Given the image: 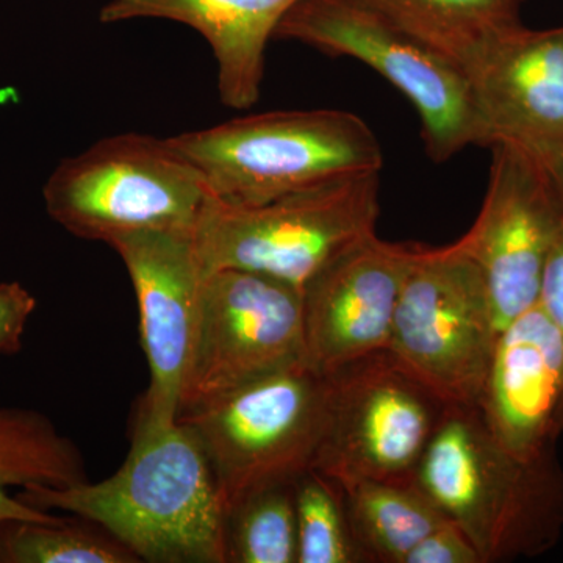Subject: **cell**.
I'll return each mask as SVG.
<instances>
[{
  "instance_id": "cell-15",
  "label": "cell",
  "mask_w": 563,
  "mask_h": 563,
  "mask_svg": "<svg viewBox=\"0 0 563 563\" xmlns=\"http://www.w3.org/2000/svg\"><path fill=\"white\" fill-rule=\"evenodd\" d=\"M477 409L509 453H553L563 433V342L537 303L498 333Z\"/></svg>"
},
{
  "instance_id": "cell-14",
  "label": "cell",
  "mask_w": 563,
  "mask_h": 563,
  "mask_svg": "<svg viewBox=\"0 0 563 563\" xmlns=\"http://www.w3.org/2000/svg\"><path fill=\"white\" fill-rule=\"evenodd\" d=\"M485 146L539 152L563 143V24L520 22L493 35L463 69Z\"/></svg>"
},
{
  "instance_id": "cell-20",
  "label": "cell",
  "mask_w": 563,
  "mask_h": 563,
  "mask_svg": "<svg viewBox=\"0 0 563 563\" xmlns=\"http://www.w3.org/2000/svg\"><path fill=\"white\" fill-rule=\"evenodd\" d=\"M229 563H298L292 483L244 496L229 512Z\"/></svg>"
},
{
  "instance_id": "cell-13",
  "label": "cell",
  "mask_w": 563,
  "mask_h": 563,
  "mask_svg": "<svg viewBox=\"0 0 563 563\" xmlns=\"http://www.w3.org/2000/svg\"><path fill=\"white\" fill-rule=\"evenodd\" d=\"M417 244L373 235L318 273L303 295L306 363L332 374L387 351L393 318Z\"/></svg>"
},
{
  "instance_id": "cell-3",
  "label": "cell",
  "mask_w": 563,
  "mask_h": 563,
  "mask_svg": "<svg viewBox=\"0 0 563 563\" xmlns=\"http://www.w3.org/2000/svg\"><path fill=\"white\" fill-rule=\"evenodd\" d=\"M168 140L213 198L233 206H261L384 165L372 128L343 110L269 111Z\"/></svg>"
},
{
  "instance_id": "cell-19",
  "label": "cell",
  "mask_w": 563,
  "mask_h": 563,
  "mask_svg": "<svg viewBox=\"0 0 563 563\" xmlns=\"http://www.w3.org/2000/svg\"><path fill=\"white\" fill-rule=\"evenodd\" d=\"M459 68L518 20L523 0H355Z\"/></svg>"
},
{
  "instance_id": "cell-8",
  "label": "cell",
  "mask_w": 563,
  "mask_h": 563,
  "mask_svg": "<svg viewBox=\"0 0 563 563\" xmlns=\"http://www.w3.org/2000/svg\"><path fill=\"white\" fill-rule=\"evenodd\" d=\"M277 38L369 66L402 92L420 114L426 154L451 161L485 146L472 88L462 68L355 0H299Z\"/></svg>"
},
{
  "instance_id": "cell-22",
  "label": "cell",
  "mask_w": 563,
  "mask_h": 563,
  "mask_svg": "<svg viewBox=\"0 0 563 563\" xmlns=\"http://www.w3.org/2000/svg\"><path fill=\"white\" fill-rule=\"evenodd\" d=\"M2 563H135L140 559L109 533L85 526L13 521L0 528Z\"/></svg>"
},
{
  "instance_id": "cell-4",
  "label": "cell",
  "mask_w": 563,
  "mask_h": 563,
  "mask_svg": "<svg viewBox=\"0 0 563 563\" xmlns=\"http://www.w3.org/2000/svg\"><path fill=\"white\" fill-rule=\"evenodd\" d=\"M379 174L329 181L261 206L211 198L192 229L203 269H246L303 290L340 255L376 235Z\"/></svg>"
},
{
  "instance_id": "cell-11",
  "label": "cell",
  "mask_w": 563,
  "mask_h": 563,
  "mask_svg": "<svg viewBox=\"0 0 563 563\" xmlns=\"http://www.w3.org/2000/svg\"><path fill=\"white\" fill-rule=\"evenodd\" d=\"M492 151L483 207L455 246L483 274L501 332L539 299L563 207L532 154L512 144H495Z\"/></svg>"
},
{
  "instance_id": "cell-10",
  "label": "cell",
  "mask_w": 563,
  "mask_h": 563,
  "mask_svg": "<svg viewBox=\"0 0 563 563\" xmlns=\"http://www.w3.org/2000/svg\"><path fill=\"white\" fill-rule=\"evenodd\" d=\"M328 376V422L312 470L336 484L412 483L446 404L387 351Z\"/></svg>"
},
{
  "instance_id": "cell-7",
  "label": "cell",
  "mask_w": 563,
  "mask_h": 563,
  "mask_svg": "<svg viewBox=\"0 0 563 563\" xmlns=\"http://www.w3.org/2000/svg\"><path fill=\"white\" fill-rule=\"evenodd\" d=\"M498 333L476 263L417 244L387 347L399 366L446 406H477Z\"/></svg>"
},
{
  "instance_id": "cell-26",
  "label": "cell",
  "mask_w": 563,
  "mask_h": 563,
  "mask_svg": "<svg viewBox=\"0 0 563 563\" xmlns=\"http://www.w3.org/2000/svg\"><path fill=\"white\" fill-rule=\"evenodd\" d=\"M529 154H532L542 165L563 207V143L539 152H529Z\"/></svg>"
},
{
  "instance_id": "cell-23",
  "label": "cell",
  "mask_w": 563,
  "mask_h": 563,
  "mask_svg": "<svg viewBox=\"0 0 563 563\" xmlns=\"http://www.w3.org/2000/svg\"><path fill=\"white\" fill-rule=\"evenodd\" d=\"M404 563H483L474 544L446 520L415 544Z\"/></svg>"
},
{
  "instance_id": "cell-5",
  "label": "cell",
  "mask_w": 563,
  "mask_h": 563,
  "mask_svg": "<svg viewBox=\"0 0 563 563\" xmlns=\"http://www.w3.org/2000/svg\"><path fill=\"white\" fill-rule=\"evenodd\" d=\"M43 198L65 231L110 246L135 233L192 229L213 195L172 141L129 132L65 158Z\"/></svg>"
},
{
  "instance_id": "cell-12",
  "label": "cell",
  "mask_w": 563,
  "mask_h": 563,
  "mask_svg": "<svg viewBox=\"0 0 563 563\" xmlns=\"http://www.w3.org/2000/svg\"><path fill=\"white\" fill-rule=\"evenodd\" d=\"M192 229L141 232L110 244L131 276L150 365V388L136 418L155 424H172L179 417L198 324L207 273Z\"/></svg>"
},
{
  "instance_id": "cell-17",
  "label": "cell",
  "mask_w": 563,
  "mask_h": 563,
  "mask_svg": "<svg viewBox=\"0 0 563 563\" xmlns=\"http://www.w3.org/2000/svg\"><path fill=\"white\" fill-rule=\"evenodd\" d=\"M87 479L76 444L32 410L0 409V528L13 521L57 525L65 518L11 498L7 487H69Z\"/></svg>"
},
{
  "instance_id": "cell-18",
  "label": "cell",
  "mask_w": 563,
  "mask_h": 563,
  "mask_svg": "<svg viewBox=\"0 0 563 563\" xmlns=\"http://www.w3.org/2000/svg\"><path fill=\"white\" fill-rule=\"evenodd\" d=\"M339 485L365 563H404L415 544L448 520L413 481L362 479Z\"/></svg>"
},
{
  "instance_id": "cell-24",
  "label": "cell",
  "mask_w": 563,
  "mask_h": 563,
  "mask_svg": "<svg viewBox=\"0 0 563 563\" xmlns=\"http://www.w3.org/2000/svg\"><path fill=\"white\" fill-rule=\"evenodd\" d=\"M36 299L20 282L0 284V355L16 354Z\"/></svg>"
},
{
  "instance_id": "cell-6",
  "label": "cell",
  "mask_w": 563,
  "mask_h": 563,
  "mask_svg": "<svg viewBox=\"0 0 563 563\" xmlns=\"http://www.w3.org/2000/svg\"><path fill=\"white\" fill-rule=\"evenodd\" d=\"M329 393V376L302 362L177 417L201 442L228 515L252 492L313 468Z\"/></svg>"
},
{
  "instance_id": "cell-25",
  "label": "cell",
  "mask_w": 563,
  "mask_h": 563,
  "mask_svg": "<svg viewBox=\"0 0 563 563\" xmlns=\"http://www.w3.org/2000/svg\"><path fill=\"white\" fill-rule=\"evenodd\" d=\"M537 306L547 314L563 342V222L544 266Z\"/></svg>"
},
{
  "instance_id": "cell-21",
  "label": "cell",
  "mask_w": 563,
  "mask_h": 563,
  "mask_svg": "<svg viewBox=\"0 0 563 563\" xmlns=\"http://www.w3.org/2000/svg\"><path fill=\"white\" fill-rule=\"evenodd\" d=\"M298 563L365 562L352 536L343 493L331 477L309 470L292 481Z\"/></svg>"
},
{
  "instance_id": "cell-1",
  "label": "cell",
  "mask_w": 563,
  "mask_h": 563,
  "mask_svg": "<svg viewBox=\"0 0 563 563\" xmlns=\"http://www.w3.org/2000/svg\"><path fill=\"white\" fill-rule=\"evenodd\" d=\"M18 498L99 526L151 563H229L228 520L206 451L190 426L136 418L120 470L101 483L33 485Z\"/></svg>"
},
{
  "instance_id": "cell-16",
  "label": "cell",
  "mask_w": 563,
  "mask_h": 563,
  "mask_svg": "<svg viewBox=\"0 0 563 563\" xmlns=\"http://www.w3.org/2000/svg\"><path fill=\"white\" fill-rule=\"evenodd\" d=\"M299 0H110L102 24L136 20L179 22L203 36L218 65V91L229 109L261 98L266 47Z\"/></svg>"
},
{
  "instance_id": "cell-2",
  "label": "cell",
  "mask_w": 563,
  "mask_h": 563,
  "mask_svg": "<svg viewBox=\"0 0 563 563\" xmlns=\"http://www.w3.org/2000/svg\"><path fill=\"white\" fill-rule=\"evenodd\" d=\"M413 483L474 544L483 563L537 558L563 532V470L554 451L517 457L477 406H444Z\"/></svg>"
},
{
  "instance_id": "cell-9",
  "label": "cell",
  "mask_w": 563,
  "mask_h": 563,
  "mask_svg": "<svg viewBox=\"0 0 563 563\" xmlns=\"http://www.w3.org/2000/svg\"><path fill=\"white\" fill-rule=\"evenodd\" d=\"M306 362L302 290L239 268L203 277L180 413Z\"/></svg>"
}]
</instances>
